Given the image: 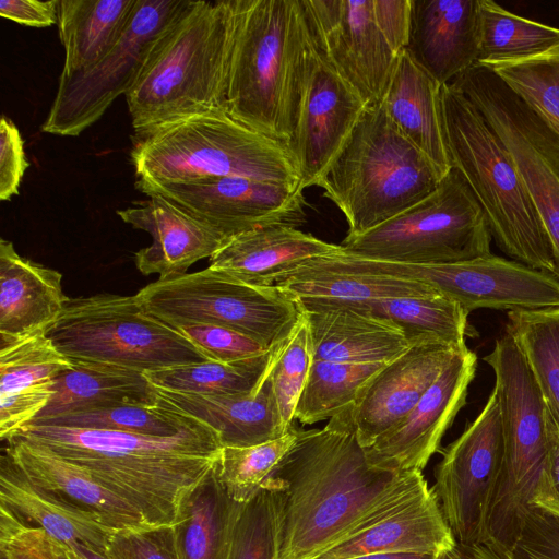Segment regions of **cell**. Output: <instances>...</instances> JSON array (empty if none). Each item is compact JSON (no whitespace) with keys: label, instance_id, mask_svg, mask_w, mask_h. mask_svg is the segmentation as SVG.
Here are the masks:
<instances>
[{"label":"cell","instance_id":"17","mask_svg":"<svg viewBox=\"0 0 559 559\" xmlns=\"http://www.w3.org/2000/svg\"><path fill=\"white\" fill-rule=\"evenodd\" d=\"M366 107L310 36L295 127L285 144L302 190L317 186Z\"/></svg>","mask_w":559,"mask_h":559},{"label":"cell","instance_id":"37","mask_svg":"<svg viewBox=\"0 0 559 559\" xmlns=\"http://www.w3.org/2000/svg\"><path fill=\"white\" fill-rule=\"evenodd\" d=\"M275 285L295 298L383 300L438 294L433 288L419 282L392 276L338 274L304 269L286 274Z\"/></svg>","mask_w":559,"mask_h":559},{"label":"cell","instance_id":"24","mask_svg":"<svg viewBox=\"0 0 559 559\" xmlns=\"http://www.w3.org/2000/svg\"><path fill=\"white\" fill-rule=\"evenodd\" d=\"M405 51L441 85L477 63L478 0H411Z\"/></svg>","mask_w":559,"mask_h":559},{"label":"cell","instance_id":"57","mask_svg":"<svg viewBox=\"0 0 559 559\" xmlns=\"http://www.w3.org/2000/svg\"><path fill=\"white\" fill-rule=\"evenodd\" d=\"M51 544L55 559H73L66 545L53 538H51Z\"/></svg>","mask_w":559,"mask_h":559},{"label":"cell","instance_id":"49","mask_svg":"<svg viewBox=\"0 0 559 559\" xmlns=\"http://www.w3.org/2000/svg\"><path fill=\"white\" fill-rule=\"evenodd\" d=\"M0 554L8 559H55L51 537L0 506Z\"/></svg>","mask_w":559,"mask_h":559},{"label":"cell","instance_id":"23","mask_svg":"<svg viewBox=\"0 0 559 559\" xmlns=\"http://www.w3.org/2000/svg\"><path fill=\"white\" fill-rule=\"evenodd\" d=\"M311 336L313 360L386 364L411 345L391 321L333 298H297Z\"/></svg>","mask_w":559,"mask_h":559},{"label":"cell","instance_id":"3","mask_svg":"<svg viewBox=\"0 0 559 559\" xmlns=\"http://www.w3.org/2000/svg\"><path fill=\"white\" fill-rule=\"evenodd\" d=\"M240 0H189L152 45L126 100L135 134L226 109Z\"/></svg>","mask_w":559,"mask_h":559},{"label":"cell","instance_id":"4","mask_svg":"<svg viewBox=\"0 0 559 559\" xmlns=\"http://www.w3.org/2000/svg\"><path fill=\"white\" fill-rule=\"evenodd\" d=\"M309 38L301 0H240L228 114L285 145L295 127Z\"/></svg>","mask_w":559,"mask_h":559},{"label":"cell","instance_id":"40","mask_svg":"<svg viewBox=\"0 0 559 559\" xmlns=\"http://www.w3.org/2000/svg\"><path fill=\"white\" fill-rule=\"evenodd\" d=\"M478 64L496 74L559 136V44L534 56Z\"/></svg>","mask_w":559,"mask_h":559},{"label":"cell","instance_id":"1","mask_svg":"<svg viewBox=\"0 0 559 559\" xmlns=\"http://www.w3.org/2000/svg\"><path fill=\"white\" fill-rule=\"evenodd\" d=\"M403 473L369 464L353 404L321 429H298L263 484L274 503L277 559H313L378 506Z\"/></svg>","mask_w":559,"mask_h":559},{"label":"cell","instance_id":"51","mask_svg":"<svg viewBox=\"0 0 559 559\" xmlns=\"http://www.w3.org/2000/svg\"><path fill=\"white\" fill-rule=\"evenodd\" d=\"M548 459L532 500L538 508L559 519V424L546 406Z\"/></svg>","mask_w":559,"mask_h":559},{"label":"cell","instance_id":"38","mask_svg":"<svg viewBox=\"0 0 559 559\" xmlns=\"http://www.w3.org/2000/svg\"><path fill=\"white\" fill-rule=\"evenodd\" d=\"M477 63L534 56L559 44V28L511 13L492 0H478Z\"/></svg>","mask_w":559,"mask_h":559},{"label":"cell","instance_id":"11","mask_svg":"<svg viewBox=\"0 0 559 559\" xmlns=\"http://www.w3.org/2000/svg\"><path fill=\"white\" fill-rule=\"evenodd\" d=\"M135 295L147 312L173 328L185 323L219 325L266 349L287 337L302 314L297 298L276 285H249L210 266L158 278Z\"/></svg>","mask_w":559,"mask_h":559},{"label":"cell","instance_id":"56","mask_svg":"<svg viewBox=\"0 0 559 559\" xmlns=\"http://www.w3.org/2000/svg\"><path fill=\"white\" fill-rule=\"evenodd\" d=\"M73 559H109L106 552L84 544L74 543L67 546Z\"/></svg>","mask_w":559,"mask_h":559},{"label":"cell","instance_id":"54","mask_svg":"<svg viewBox=\"0 0 559 559\" xmlns=\"http://www.w3.org/2000/svg\"><path fill=\"white\" fill-rule=\"evenodd\" d=\"M450 559H504L486 545L461 546L449 554Z\"/></svg>","mask_w":559,"mask_h":559},{"label":"cell","instance_id":"26","mask_svg":"<svg viewBox=\"0 0 559 559\" xmlns=\"http://www.w3.org/2000/svg\"><path fill=\"white\" fill-rule=\"evenodd\" d=\"M289 224H272L239 234L210 258V267L253 286L275 285L306 262L341 251Z\"/></svg>","mask_w":559,"mask_h":559},{"label":"cell","instance_id":"6","mask_svg":"<svg viewBox=\"0 0 559 559\" xmlns=\"http://www.w3.org/2000/svg\"><path fill=\"white\" fill-rule=\"evenodd\" d=\"M442 178L380 103L366 107L317 187L344 214L347 236L356 237L421 201Z\"/></svg>","mask_w":559,"mask_h":559},{"label":"cell","instance_id":"28","mask_svg":"<svg viewBox=\"0 0 559 559\" xmlns=\"http://www.w3.org/2000/svg\"><path fill=\"white\" fill-rule=\"evenodd\" d=\"M158 397L176 409L211 427L222 447H251L275 440L289 429L285 426L267 376L252 394L212 396L156 388Z\"/></svg>","mask_w":559,"mask_h":559},{"label":"cell","instance_id":"19","mask_svg":"<svg viewBox=\"0 0 559 559\" xmlns=\"http://www.w3.org/2000/svg\"><path fill=\"white\" fill-rule=\"evenodd\" d=\"M138 190L145 195H163L214 227L227 239L272 224L296 226L305 218L301 187L245 177L150 186Z\"/></svg>","mask_w":559,"mask_h":559},{"label":"cell","instance_id":"55","mask_svg":"<svg viewBox=\"0 0 559 559\" xmlns=\"http://www.w3.org/2000/svg\"><path fill=\"white\" fill-rule=\"evenodd\" d=\"M449 554H445V555H426V554H406V552L374 554V555L360 556V557H355V558H349V559H450Z\"/></svg>","mask_w":559,"mask_h":559},{"label":"cell","instance_id":"15","mask_svg":"<svg viewBox=\"0 0 559 559\" xmlns=\"http://www.w3.org/2000/svg\"><path fill=\"white\" fill-rule=\"evenodd\" d=\"M369 271L425 284L459 302L468 313L479 308L536 310L559 308V280L493 254L444 264L372 260Z\"/></svg>","mask_w":559,"mask_h":559},{"label":"cell","instance_id":"32","mask_svg":"<svg viewBox=\"0 0 559 559\" xmlns=\"http://www.w3.org/2000/svg\"><path fill=\"white\" fill-rule=\"evenodd\" d=\"M215 467L187 495L173 524L179 559L229 557L235 527L246 504L228 496Z\"/></svg>","mask_w":559,"mask_h":559},{"label":"cell","instance_id":"50","mask_svg":"<svg viewBox=\"0 0 559 559\" xmlns=\"http://www.w3.org/2000/svg\"><path fill=\"white\" fill-rule=\"evenodd\" d=\"M29 162L24 140L15 123L5 115L0 120V200L10 201L19 194Z\"/></svg>","mask_w":559,"mask_h":559},{"label":"cell","instance_id":"21","mask_svg":"<svg viewBox=\"0 0 559 559\" xmlns=\"http://www.w3.org/2000/svg\"><path fill=\"white\" fill-rule=\"evenodd\" d=\"M461 349L443 343L411 345L371 376L353 403L360 444L369 448L396 426Z\"/></svg>","mask_w":559,"mask_h":559},{"label":"cell","instance_id":"31","mask_svg":"<svg viewBox=\"0 0 559 559\" xmlns=\"http://www.w3.org/2000/svg\"><path fill=\"white\" fill-rule=\"evenodd\" d=\"M0 506L66 546L80 543L106 552L112 531L87 512L34 485L4 452L0 465Z\"/></svg>","mask_w":559,"mask_h":559},{"label":"cell","instance_id":"22","mask_svg":"<svg viewBox=\"0 0 559 559\" xmlns=\"http://www.w3.org/2000/svg\"><path fill=\"white\" fill-rule=\"evenodd\" d=\"M118 210L122 222L148 233L152 243L134 254L136 269L159 278L180 276L197 261L211 258L229 239L159 194Z\"/></svg>","mask_w":559,"mask_h":559},{"label":"cell","instance_id":"8","mask_svg":"<svg viewBox=\"0 0 559 559\" xmlns=\"http://www.w3.org/2000/svg\"><path fill=\"white\" fill-rule=\"evenodd\" d=\"M495 373L503 433V461L492 501L486 546L504 558L519 536L522 521L548 459L546 403L516 343L509 333L496 340L484 357Z\"/></svg>","mask_w":559,"mask_h":559},{"label":"cell","instance_id":"25","mask_svg":"<svg viewBox=\"0 0 559 559\" xmlns=\"http://www.w3.org/2000/svg\"><path fill=\"white\" fill-rule=\"evenodd\" d=\"M7 442L4 453L34 485L87 512L106 528L154 527L135 506L82 468L28 441L12 437Z\"/></svg>","mask_w":559,"mask_h":559},{"label":"cell","instance_id":"33","mask_svg":"<svg viewBox=\"0 0 559 559\" xmlns=\"http://www.w3.org/2000/svg\"><path fill=\"white\" fill-rule=\"evenodd\" d=\"M138 0H59L58 31L64 48L61 75L87 71L119 43Z\"/></svg>","mask_w":559,"mask_h":559},{"label":"cell","instance_id":"9","mask_svg":"<svg viewBox=\"0 0 559 559\" xmlns=\"http://www.w3.org/2000/svg\"><path fill=\"white\" fill-rule=\"evenodd\" d=\"M46 335L68 358L143 373L211 360L177 329L147 312L136 295L69 298Z\"/></svg>","mask_w":559,"mask_h":559},{"label":"cell","instance_id":"34","mask_svg":"<svg viewBox=\"0 0 559 559\" xmlns=\"http://www.w3.org/2000/svg\"><path fill=\"white\" fill-rule=\"evenodd\" d=\"M336 300L391 321L403 332L409 345L443 343L463 348L466 336L472 335L467 321L469 313L459 302L440 293L383 300Z\"/></svg>","mask_w":559,"mask_h":559},{"label":"cell","instance_id":"44","mask_svg":"<svg viewBox=\"0 0 559 559\" xmlns=\"http://www.w3.org/2000/svg\"><path fill=\"white\" fill-rule=\"evenodd\" d=\"M313 361L307 318L302 314L292 334L280 348L269 377L285 426L294 425L295 411Z\"/></svg>","mask_w":559,"mask_h":559},{"label":"cell","instance_id":"42","mask_svg":"<svg viewBox=\"0 0 559 559\" xmlns=\"http://www.w3.org/2000/svg\"><path fill=\"white\" fill-rule=\"evenodd\" d=\"M71 366L46 333L0 345V396L53 386L56 376Z\"/></svg>","mask_w":559,"mask_h":559},{"label":"cell","instance_id":"53","mask_svg":"<svg viewBox=\"0 0 559 559\" xmlns=\"http://www.w3.org/2000/svg\"><path fill=\"white\" fill-rule=\"evenodd\" d=\"M59 0H1L0 16L29 27L58 24Z\"/></svg>","mask_w":559,"mask_h":559},{"label":"cell","instance_id":"47","mask_svg":"<svg viewBox=\"0 0 559 559\" xmlns=\"http://www.w3.org/2000/svg\"><path fill=\"white\" fill-rule=\"evenodd\" d=\"M106 555L109 559H179L173 525L112 532Z\"/></svg>","mask_w":559,"mask_h":559},{"label":"cell","instance_id":"5","mask_svg":"<svg viewBox=\"0 0 559 559\" xmlns=\"http://www.w3.org/2000/svg\"><path fill=\"white\" fill-rule=\"evenodd\" d=\"M132 143L136 189L222 177L301 187L285 145L223 108L134 133Z\"/></svg>","mask_w":559,"mask_h":559},{"label":"cell","instance_id":"16","mask_svg":"<svg viewBox=\"0 0 559 559\" xmlns=\"http://www.w3.org/2000/svg\"><path fill=\"white\" fill-rule=\"evenodd\" d=\"M456 545L423 472L409 471L356 526L313 559L396 552L445 555Z\"/></svg>","mask_w":559,"mask_h":559},{"label":"cell","instance_id":"43","mask_svg":"<svg viewBox=\"0 0 559 559\" xmlns=\"http://www.w3.org/2000/svg\"><path fill=\"white\" fill-rule=\"evenodd\" d=\"M297 436L298 428L293 425L275 440L251 447H223L215 468L228 496L241 504L251 501L294 445Z\"/></svg>","mask_w":559,"mask_h":559},{"label":"cell","instance_id":"7","mask_svg":"<svg viewBox=\"0 0 559 559\" xmlns=\"http://www.w3.org/2000/svg\"><path fill=\"white\" fill-rule=\"evenodd\" d=\"M440 97L452 167L483 209L491 238L512 260L555 276L550 239L510 152L461 92L444 84Z\"/></svg>","mask_w":559,"mask_h":559},{"label":"cell","instance_id":"10","mask_svg":"<svg viewBox=\"0 0 559 559\" xmlns=\"http://www.w3.org/2000/svg\"><path fill=\"white\" fill-rule=\"evenodd\" d=\"M486 216L463 175L454 167L426 198L356 236H346L345 253L397 263L444 264L491 253Z\"/></svg>","mask_w":559,"mask_h":559},{"label":"cell","instance_id":"36","mask_svg":"<svg viewBox=\"0 0 559 559\" xmlns=\"http://www.w3.org/2000/svg\"><path fill=\"white\" fill-rule=\"evenodd\" d=\"M506 332L522 352L559 424V308L508 311Z\"/></svg>","mask_w":559,"mask_h":559},{"label":"cell","instance_id":"46","mask_svg":"<svg viewBox=\"0 0 559 559\" xmlns=\"http://www.w3.org/2000/svg\"><path fill=\"white\" fill-rule=\"evenodd\" d=\"M211 360L233 362L265 353L267 349L254 340L228 328L185 323L175 326Z\"/></svg>","mask_w":559,"mask_h":559},{"label":"cell","instance_id":"35","mask_svg":"<svg viewBox=\"0 0 559 559\" xmlns=\"http://www.w3.org/2000/svg\"><path fill=\"white\" fill-rule=\"evenodd\" d=\"M287 337L265 353L243 360H207L171 366L143 374L155 388L162 390L212 396L249 395L264 381Z\"/></svg>","mask_w":559,"mask_h":559},{"label":"cell","instance_id":"13","mask_svg":"<svg viewBox=\"0 0 559 559\" xmlns=\"http://www.w3.org/2000/svg\"><path fill=\"white\" fill-rule=\"evenodd\" d=\"M188 1L138 0L127 31L104 59L87 71L60 74L41 131L78 136L97 122L132 86L155 39Z\"/></svg>","mask_w":559,"mask_h":559},{"label":"cell","instance_id":"30","mask_svg":"<svg viewBox=\"0 0 559 559\" xmlns=\"http://www.w3.org/2000/svg\"><path fill=\"white\" fill-rule=\"evenodd\" d=\"M69 359L72 366L56 376L53 395L34 420L124 404H157L156 388L143 372L99 361Z\"/></svg>","mask_w":559,"mask_h":559},{"label":"cell","instance_id":"58","mask_svg":"<svg viewBox=\"0 0 559 559\" xmlns=\"http://www.w3.org/2000/svg\"><path fill=\"white\" fill-rule=\"evenodd\" d=\"M0 559H8V558L0 554Z\"/></svg>","mask_w":559,"mask_h":559},{"label":"cell","instance_id":"27","mask_svg":"<svg viewBox=\"0 0 559 559\" xmlns=\"http://www.w3.org/2000/svg\"><path fill=\"white\" fill-rule=\"evenodd\" d=\"M62 274L21 257L11 241L0 239V345L47 333L69 297Z\"/></svg>","mask_w":559,"mask_h":559},{"label":"cell","instance_id":"41","mask_svg":"<svg viewBox=\"0 0 559 559\" xmlns=\"http://www.w3.org/2000/svg\"><path fill=\"white\" fill-rule=\"evenodd\" d=\"M384 365L313 360L295 419L305 425L331 419L354 403L360 386Z\"/></svg>","mask_w":559,"mask_h":559},{"label":"cell","instance_id":"48","mask_svg":"<svg viewBox=\"0 0 559 559\" xmlns=\"http://www.w3.org/2000/svg\"><path fill=\"white\" fill-rule=\"evenodd\" d=\"M504 559H559V519L532 507Z\"/></svg>","mask_w":559,"mask_h":559},{"label":"cell","instance_id":"52","mask_svg":"<svg viewBox=\"0 0 559 559\" xmlns=\"http://www.w3.org/2000/svg\"><path fill=\"white\" fill-rule=\"evenodd\" d=\"M377 25L396 53L406 49L409 39L411 0H372Z\"/></svg>","mask_w":559,"mask_h":559},{"label":"cell","instance_id":"12","mask_svg":"<svg viewBox=\"0 0 559 559\" xmlns=\"http://www.w3.org/2000/svg\"><path fill=\"white\" fill-rule=\"evenodd\" d=\"M449 84L477 108L510 152L550 239L559 280V136L478 63Z\"/></svg>","mask_w":559,"mask_h":559},{"label":"cell","instance_id":"2","mask_svg":"<svg viewBox=\"0 0 559 559\" xmlns=\"http://www.w3.org/2000/svg\"><path fill=\"white\" fill-rule=\"evenodd\" d=\"M12 437L87 472L135 506L154 527L175 523L182 501L215 467L223 448L207 425L155 437L28 424Z\"/></svg>","mask_w":559,"mask_h":559},{"label":"cell","instance_id":"18","mask_svg":"<svg viewBox=\"0 0 559 559\" xmlns=\"http://www.w3.org/2000/svg\"><path fill=\"white\" fill-rule=\"evenodd\" d=\"M310 36L366 106L382 102L396 53L376 23L372 0H301Z\"/></svg>","mask_w":559,"mask_h":559},{"label":"cell","instance_id":"39","mask_svg":"<svg viewBox=\"0 0 559 559\" xmlns=\"http://www.w3.org/2000/svg\"><path fill=\"white\" fill-rule=\"evenodd\" d=\"M29 424L114 430L155 437H171L205 425L170 406L160 397H158L157 404L153 406L124 404L53 418L36 419Z\"/></svg>","mask_w":559,"mask_h":559},{"label":"cell","instance_id":"45","mask_svg":"<svg viewBox=\"0 0 559 559\" xmlns=\"http://www.w3.org/2000/svg\"><path fill=\"white\" fill-rule=\"evenodd\" d=\"M228 559H277L275 510L265 486L243 507Z\"/></svg>","mask_w":559,"mask_h":559},{"label":"cell","instance_id":"29","mask_svg":"<svg viewBox=\"0 0 559 559\" xmlns=\"http://www.w3.org/2000/svg\"><path fill=\"white\" fill-rule=\"evenodd\" d=\"M441 86L404 50L381 103L397 129L444 177L452 163L442 122Z\"/></svg>","mask_w":559,"mask_h":559},{"label":"cell","instance_id":"14","mask_svg":"<svg viewBox=\"0 0 559 559\" xmlns=\"http://www.w3.org/2000/svg\"><path fill=\"white\" fill-rule=\"evenodd\" d=\"M503 452L500 406L492 391L479 415L443 450L435 469L432 489L461 546L486 545Z\"/></svg>","mask_w":559,"mask_h":559},{"label":"cell","instance_id":"20","mask_svg":"<svg viewBox=\"0 0 559 559\" xmlns=\"http://www.w3.org/2000/svg\"><path fill=\"white\" fill-rule=\"evenodd\" d=\"M476 367L474 352L467 346L459 350L416 406L396 426L365 448L369 464L395 473L423 471L465 405Z\"/></svg>","mask_w":559,"mask_h":559}]
</instances>
